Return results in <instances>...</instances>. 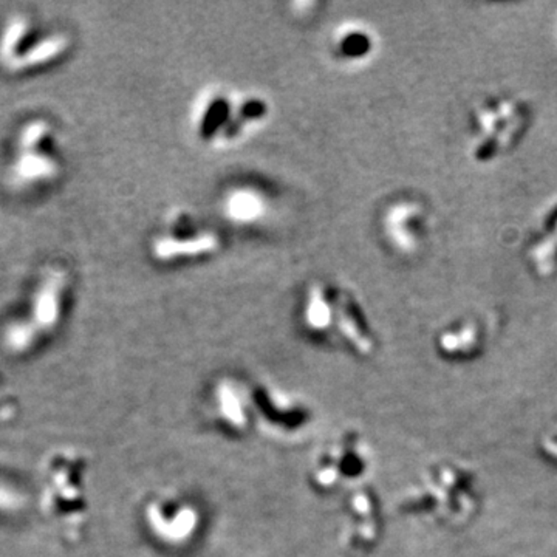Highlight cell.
<instances>
[{
    "label": "cell",
    "instance_id": "1",
    "mask_svg": "<svg viewBox=\"0 0 557 557\" xmlns=\"http://www.w3.org/2000/svg\"><path fill=\"white\" fill-rule=\"evenodd\" d=\"M218 247V239L214 234H201L192 239H158L153 245V254L157 259L168 260L182 256H199L216 251Z\"/></svg>",
    "mask_w": 557,
    "mask_h": 557
},
{
    "label": "cell",
    "instance_id": "4",
    "mask_svg": "<svg viewBox=\"0 0 557 557\" xmlns=\"http://www.w3.org/2000/svg\"><path fill=\"white\" fill-rule=\"evenodd\" d=\"M262 211H264V201L259 199V195L240 191L231 195L228 200V212L234 220H252L257 218Z\"/></svg>",
    "mask_w": 557,
    "mask_h": 557
},
{
    "label": "cell",
    "instance_id": "2",
    "mask_svg": "<svg viewBox=\"0 0 557 557\" xmlns=\"http://www.w3.org/2000/svg\"><path fill=\"white\" fill-rule=\"evenodd\" d=\"M64 285V276L56 273L47 278L36 298L35 316L36 321L44 329H52L59 317V298Z\"/></svg>",
    "mask_w": 557,
    "mask_h": 557
},
{
    "label": "cell",
    "instance_id": "6",
    "mask_svg": "<svg viewBox=\"0 0 557 557\" xmlns=\"http://www.w3.org/2000/svg\"><path fill=\"white\" fill-rule=\"evenodd\" d=\"M332 311L327 304L324 291L319 285H315L308 294V305H307V319L308 324L315 329H324L330 322Z\"/></svg>",
    "mask_w": 557,
    "mask_h": 557
},
{
    "label": "cell",
    "instance_id": "5",
    "mask_svg": "<svg viewBox=\"0 0 557 557\" xmlns=\"http://www.w3.org/2000/svg\"><path fill=\"white\" fill-rule=\"evenodd\" d=\"M56 166L52 160L42 157L39 153H27L19 160L16 172L18 175L25 180H39V178H48L54 174Z\"/></svg>",
    "mask_w": 557,
    "mask_h": 557
},
{
    "label": "cell",
    "instance_id": "8",
    "mask_svg": "<svg viewBox=\"0 0 557 557\" xmlns=\"http://www.w3.org/2000/svg\"><path fill=\"white\" fill-rule=\"evenodd\" d=\"M23 30H25V23L22 20H16L14 23H11V27L8 28L5 39H4V45H2V50L5 53L11 52V48H14L18 45V42L20 40V36L23 35Z\"/></svg>",
    "mask_w": 557,
    "mask_h": 557
},
{
    "label": "cell",
    "instance_id": "7",
    "mask_svg": "<svg viewBox=\"0 0 557 557\" xmlns=\"http://www.w3.org/2000/svg\"><path fill=\"white\" fill-rule=\"evenodd\" d=\"M45 132H47V126L44 124V122H33V124L28 126L25 132H23V135H22V146L27 147V149H30V147H35L40 141V139L44 138Z\"/></svg>",
    "mask_w": 557,
    "mask_h": 557
},
{
    "label": "cell",
    "instance_id": "3",
    "mask_svg": "<svg viewBox=\"0 0 557 557\" xmlns=\"http://www.w3.org/2000/svg\"><path fill=\"white\" fill-rule=\"evenodd\" d=\"M69 45V40L65 36H53L48 37L42 42L36 44L35 47H31L30 50L18 57V59L11 62V67L14 69H28L35 67V65L44 64L47 61L54 59L56 56H59L65 48Z\"/></svg>",
    "mask_w": 557,
    "mask_h": 557
}]
</instances>
